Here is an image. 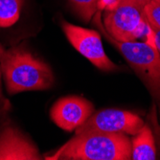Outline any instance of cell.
<instances>
[{
    "mask_svg": "<svg viewBox=\"0 0 160 160\" xmlns=\"http://www.w3.org/2000/svg\"><path fill=\"white\" fill-rule=\"evenodd\" d=\"M45 159L129 160L132 159V141L124 133H79Z\"/></svg>",
    "mask_w": 160,
    "mask_h": 160,
    "instance_id": "obj_1",
    "label": "cell"
},
{
    "mask_svg": "<svg viewBox=\"0 0 160 160\" xmlns=\"http://www.w3.org/2000/svg\"><path fill=\"white\" fill-rule=\"evenodd\" d=\"M0 69L10 94L48 89L54 83L50 66L24 49L5 51Z\"/></svg>",
    "mask_w": 160,
    "mask_h": 160,
    "instance_id": "obj_2",
    "label": "cell"
},
{
    "mask_svg": "<svg viewBox=\"0 0 160 160\" xmlns=\"http://www.w3.org/2000/svg\"><path fill=\"white\" fill-rule=\"evenodd\" d=\"M95 22L101 32L118 49L136 75L144 82L151 94L160 100V54L146 42L118 41L110 37L100 21L99 11L95 13Z\"/></svg>",
    "mask_w": 160,
    "mask_h": 160,
    "instance_id": "obj_3",
    "label": "cell"
},
{
    "mask_svg": "<svg viewBox=\"0 0 160 160\" xmlns=\"http://www.w3.org/2000/svg\"><path fill=\"white\" fill-rule=\"evenodd\" d=\"M103 26L110 37L124 42L145 37L151 27L144 8L128 0H121L111 11H105Z\"/></svg>",
    "mask_w": 160,
    "mask_h": 160,
    "instance_id": "obj_4",
    "label": "cell"
},
{
    "mask_svg": "<svg viewBox=\"0 0 160 160\" xmlns=\"http://www.w3.org/2000/svg\"><path fill=\"white\" fill-rule=\"evenodd\" d=\"M144 125L143 119L135 113L108 108L93 112L90 117L75 130L76 134L100 132L135 135Z\"/></svg>",
    "mask_w": 160,
    "mask_h": 160,
    "instance_id": "obj_5",
    "label": "cell"
},
{
    "mask_svg": "<svg viewBox=\"0 0 160 160\" xmlns=\"http://www.w3.org/2000/svg\"><path fill=\"white\" fill-rule=\"evenodd\" d=\"M62 28L72 46L97 68L103 71H113L118 68V65L107 56L98 32L64 20L62 22Z\"/></svg>",
    "mask_w": 160,
    "mask_h": 160,
    "instance_id": "obj_6",
    "label": "cell"
},
{
    "mask_svg": "<svg viewBox=\"0 0 160 160\" xmlns=\"http://www.w3.org/2000/svg\"><path fill=\"white\" fill-rule=\"evenodd\" d=\"M94 112L89 101L80 96H67L58 100L50 110L52 121L66 132H73Z\"/></svg>",
    "mask_w": 160,
    "mask_h": 160,
    "instance_id": "obj_7",
    "label": "cell"
},
{
    "mask_svg": "<svg viewBox=\"0 0 160 160\" xmlns=\"http://www.w3.org/2000/svg\"><path fill=\"white\" fill-rule=\"evenodd\" d=\"M35 145L18 129L6 127L0 132V160H38Z\"/></svg>",
    "mask_w": 160,
    "mask_h": 160,
    "instance_id": "obj_8",
    "label": "cell"
},
{
    "mask_svg": "<svg viewBox=\"0 0 160 160\" xmlns=\"http://www.w3.org/2000/svg\"><path fill=\"white\" fill-rule=\"evenodd\" d=\"M156 148L152 132L148 125L144 127L132 139V159L154 160Z\"/></svg>",
    "mask_w": 160,
    "mask_h": 160,
    "instance_id": "obj_9",
    "label": "cell"
},
{
    "mask_svg": "<svg viewBox=\"0 0 160 160\" xmlns=\"http://www.w3.org/2000/svg\"><path fill=\"white\" fill-rule=\"evenodd\" d=\"M22 5L23 0H0V27L8 28L16 23Z\"/></svg>",
    "mask_w": 160,
    "mask_h": 160,
    "instance_id": "obj_10",
    "label": "cell"
},
{
    "mask_svg": "<svg viewBox=\"0 0 160 160\" xmlns=\"http://www.w3.org/2000/svg\"><path fill=\"white\" fill-rule=\"evenodd\" d=\"M69 1L84 22H89L98 12L99 0H69Z\"/></svg>",
    "mask_w": 160,
    "mask_h": 160,
    "instance_id": "obj_11",
    "label": "cell"
},
{
    "mask_svg": "<svg viewBox=\"0 0 160 160\" xmlns=\"http://www.w3.org/2000/svg\"><path fill=\"white\" fill-rule=\"evenodd\" d=\"M144 14L152 28L160 29V3L151 0L144 7Z\"/></svg>",
    "mask_w": 160,
    "mask_h": 160,
    "instance_id": "obj_12",
    "label": "cell"
},
{
    "mask_svg": "<svg viewBox=\"0 0 160 160\" xmlns=\"http://www.w3.org/2000/svg\"><path fill=\"white\" fill-rule=\"evenodd\" d=\"M121 2V0H99L98 11H111Z\"/></svg>",
    "mask_w": 160,
    "mask_h": 160,
    "instance_id": "obj_13",
    "label": "cell"
},
{
    "mask_svg": "<svg viewBox=\"0 0 160 160\" xmlns=\"http://www.w3.org/2000/svg\"><path fill=\"white\" fill-rule=\"evenodd\" d=\"M155 33V44H156V50L160 54V29L153 28Z\"/></svg>",
    "mask_w": 160,
    "mask_h": 160,
    "instance_id": "obj_14",
    "label": "cell"
},
{
    "mask_svg": "<svg viewBox=\"0 0 160 160\" xmlns=\"http://www.w3.org/2000/svg\"><path fill=\"white\" fill-rule=\"evenodd\" d=\"M128 1H130V2H132L134 4H137V5H139V6L144 8L145 6H146L151 1V0H128Z\"/></svg>",
    "mask_w": 160,
    "mask_h": 160,
    "instance_id": "obj_15",
    "label": "cell"
},
{
    "mask_svg": "<svg viewBox=\"0 0 160 160\" xmlns=\"http://www.w3.org/2000/svg\"><path fill=\"white\" fill-rule=\"evenodd\" d=\"M4 53H5V50H4L3 46H2L1 44H0V61H1V59H2V57H3Z\"/></svg>",
    "mask_w": 160,
    "mask_h": 160,
    "instance_id": "obj_16",
    "label": "cell"
},
{
    "mask_svg": "<svg viewBox=\"0 0 160 160\" xmlns=\"http://www.w3.org/2000/svg\"><path fill=\"white\" fill-rule=\"evenodd\" d=\"M154 1H156V2H158V3H160V0H154Z\"/></svg>",
    "mask_w": 160,
    "mask_h": 160,
    "instance_id": "obj_17",
    "label": "cell"
},
{
    "mask_svg": "<svg viewBox=\"0 0 160 160\" xmlns=\"http://www.w3.org/2000/svg\"><path fill=\"white\" fill-rule=\"evenodd\" d=\"M0 76H1V69H0Z\"/></svg>",
    "mask_w": 160,
    "mask_h": 160,
    "instance_id": "obj_18",
    "label": "cell"
},
{
    "mask_svg": "<svg viewBox=\"0 0 160 160\" xmlns=\"http://www.w3.org/2000/svg\"><path fill=\"white\" fill-rule=\"evenodd\" d=\"M0 95H1V90H0Z\"/></svg>",
    "mask_w": 160,
    "mask_h": 160,
    "instance_id": "obj_19",
    "label": "cell"
}]
</instances>
